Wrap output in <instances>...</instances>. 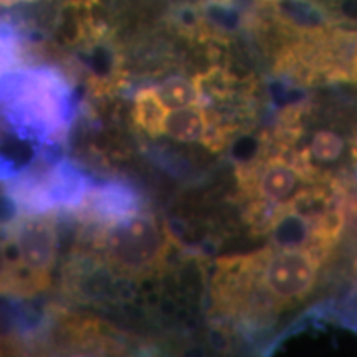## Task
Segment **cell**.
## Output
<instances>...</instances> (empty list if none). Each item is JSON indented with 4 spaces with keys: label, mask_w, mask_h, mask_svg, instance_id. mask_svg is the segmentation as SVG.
Here are the masks:
<instances>
[{
    "label": "cell",
    "mask_w": 357,
    "mask_h": 357,
    "mask_svg": "<svg viewBox=\"0 0 357 357\" xmlns=\"http://www.w3.org/2000/svg\"><path fill=\"white\" fill-rule=\"evenodd\" d=\"M0 294L22 296L20 273L8 247L6 223H0Z\"/></svg>",
    "instance_id": "11"
},
{
    "label": "cell",
    "mask_w": 357,
    "mask_h": 357,
    "mask_svg": "<svg viewBox=\"0 0 357 357\" xmlns=\"http://www.w3.org/2000/svg\"><path fill=\"white\" fill-rule=\"evenodd\" d=\"M271 149L287 154L316 181L351 185L357 177V98L326 91L288 106Z\"/></svg>",
    "instance_id": "2"
},
{
    "label": "cell",
    "mask_w": 357,
    "mask_h": 357,
    "mask_svg": "<svg viewBox=\"0 0 357 357\" xmlns=\"http://www.w3.org/2000/svg\"><path fill=\"white\" fill-rule=\"evenodd\" d=\"M169 111L155 86L141 88L134 96L132 119L149 136H162Z\"/></svg>",
    "instance_id": "9"
},
{
    "label": "cell",
    "mask_w": 357,
    "mask_h": 357,
    "mask_svg": "<svg viewBox=\"0 0 357 357\" xmlns=\"http://www.w3.org/2000/svg\"><path fill=\"white\" fill-rule=\"evenodd\" d=\"M316 178L303 171L287 154L271 151L238 169V187L247 202V218L260 234L281 208Z\"/></svg>",
    "instance_id": "4"
},
{
    "label": "cell",
    "mask_w": 357,
    "mask_h": 357,
    "mask_svg": "<svg viewBox=\"0 0 357 357\" xmlns=\"http://www.w3.org/2000/svg\"><path fill=\"white\" fill-rule=\"evenodd\" d=\"M349 84L357 88V32H356V38H354V47H352V53H351Z\"/></svg>",
    "instance_id": "12"
},
{
    "label": "cell",
    "mask_w": 357,
    "mask_h": 357,
    "mask_svg": "<svg viewBox=\"0 0 357 357\" xmlns=\"http://www.w3.org/2000/svg\"><path fill=\"white\" fill-rule=\"evenodd\" d=\"M211 132V114L204 102L169 111L164 134L178 142H205Z\"/></svg>",
    "instance_id": "8"
},
{
    "label": "cell",
    "mask_w": 357,
    "mask_h": 357,
    "mask_svg": "<svg viewBox=\"0 0 357 357\" xmlns=\"http://www.w3.org/2000/svg\"><path fill=\"white\" fill-rule=\"evenodd\" d=\"M158 93L160 100L169 109L185 108V106L199 105L202 102L200 91L195 79H187L184 77H172L159 84Z\"/></svg>",
    "instance_id": "10"
},
{
    "label": "cell",
    "mask_w": 357,
    "mask_h": 357,
    "mask_svg": "<svg viewBox=\"0 0 357 357\" xmlns=\"http://www.w3.org/2000/svg\"><path fill=\"white\" fill-rule=\"evenodd\" d=\"M82 217L101 227L139 213V199L123 184H105L89 189L78 205Z\"/></svg>",
    "instance_id": "7"
},
{
    "label": "cell",
    "mask_w": 357,
    "mask_h": 357,
    "mask_svg": "<svg viewBox=\"0 0 357 357\" xmlns=\"http://www.w3.org/2000/svg\"><path fill=\"white\" fill-rule=\"evenodd\" d=\"M95 245L114 271L142 276L158 270L167 257V231L151 213H136L101 227Z\"/></svg>",
    "instance_id": "5"
},
{
    "label": "cell",
    "mask_w": 357,
    "mask_h": 357,
    "mask_svg": "<svg viewBox=\"0 0 357 357\" xmlns=\"http://www.w3.org/2000/svg\"><path fill=\"white\" fill-rule=\"evenodd\" d=\"M22 2H35V0H0V6L10 7V6H15V3H22Z\"/></svg>",
    "instance_id": "13"
},
{
    "label": "cell",
    "mask_w": 357,
    "mask_h": 357,
    "mask_svg": "<svg viewBox=\"0 0 357 357\" xmlns=\"http://www.w3.org/2000/svg\"><path fill=\"white\" fill-rule=\"evenodd\" d=\"M8 247L20 273L22 296H32L50 283L56 263L58 231L55 218L43 213H22L6 223Z\"/></svg>",
    "instance_id": "6"
},
{
    "label": "cell",
    "mask_w": 357,
    "mask_h": 357,
    "mask_svg": "<svg viewBox=\"0 0 357 357\" xmlns=\"http://www.w3.org/2000/svg\"><path fill=\"white\" fill-rule=\"evenodd\" d=\"M324 263L311 250L278 245L222 258L213 276V301L229 318L271 319L314 293Z\"/></svg>",
    "instance_id": "1"
},
{
    "label": "cell",
    "mask_w": 357,
    "mask_h": 357,
    "mask_svg": "<svg viewBox=\"0 0 357 357\" xmlns=\"http://www.w3.org/2000/svg\"><path fill=\"white\" fill-rule=\"evenodd\" d=\"M356 212H357V205H356ZM354 268L357 270V260H356V263H354Z\"/></svg>",
    "instance_id": "14"
},
{
    "label": "cell",
    "mask_w": 357,
    "mask_h": 357,
    "mask_svg": "<svg viewBox=\"0 0 357 357\" xmlns=\"http://www.w3.org/2000/svg\"><path fill=\"white\" fill-rule=\"evenodd\" d=\"M68 100L70 89L56 70H13L0 78V113L25 134H60L68 126Z\"/></svg>",
    "instance_id": "3"
}]
</instances>
